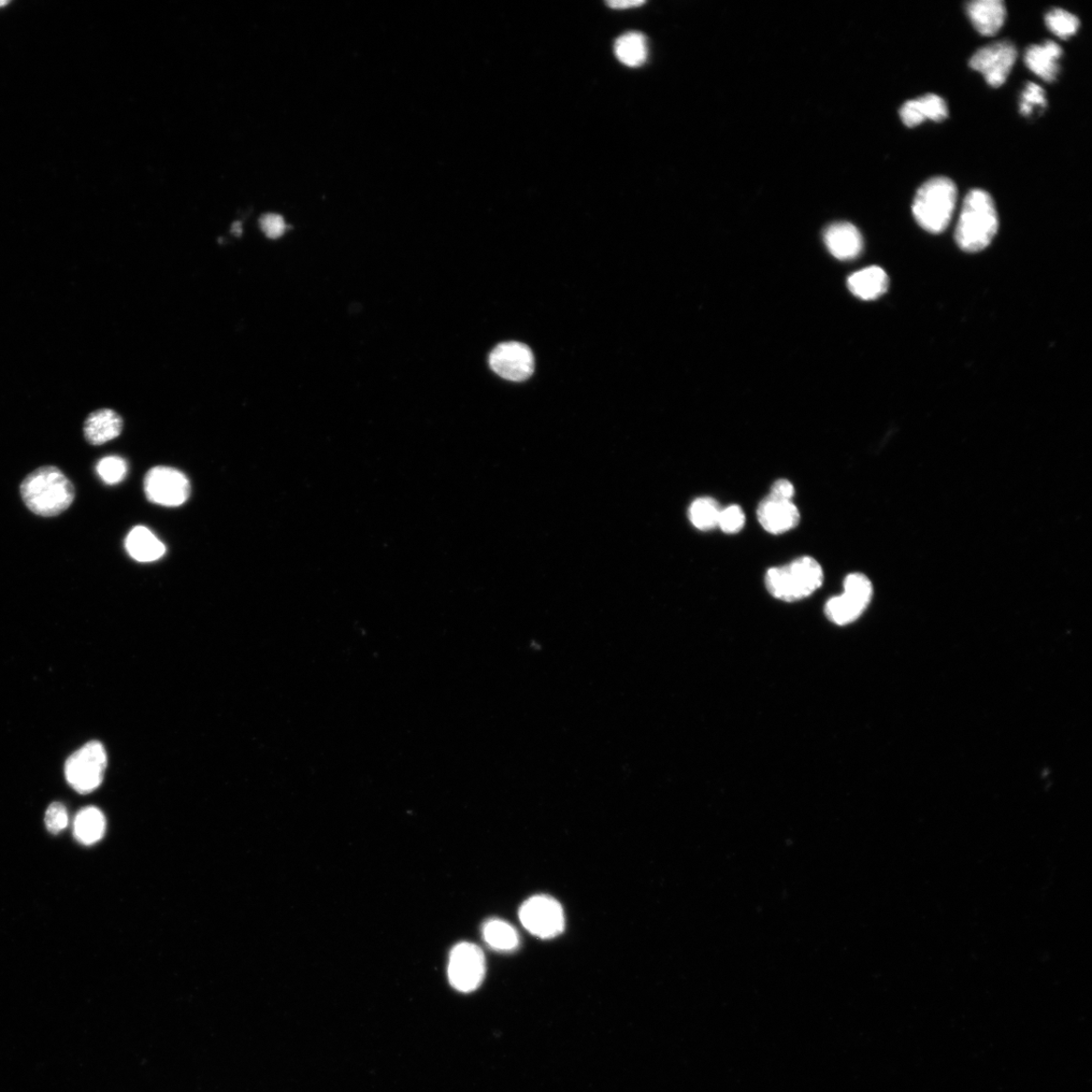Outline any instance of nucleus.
I'll return each instance as SVG.
<instances>
[{
  "mask_svg": "<svg viewBox=\"0 0 1092 1092\" xmlns=\"http://www.w3.org/2000/svg\"><path fill=\"white\" fill-rule=\"evenodd\" d=\"M998 230V215L993 197L982 190H973L965 197L955 238L966 252H980L993 242Z\"/></svg>",
  "mask_w": 1092,
  "mask_h": 1092,
  "instance_id": "2",
  "label": "nucleus"
},
{
  "mask_svg": "<svg viewBox=\"0 0 1092 1092\" xmlns=\"http://www.w3.org/2000/svg\"><path fill=\"white\" fill-rule=\"evenodd\" d=\"M824 583V571L817 560L801 556L789 565L770 569L765 577L768 592L776 599L795 602L810 597Z\"/></svg>",
  "mask_w": 1092,
  "mask_h": 1092,
  "instance_id": "4",
  "label": "nucleus"
},
{
  "mask_svg": "<svg viewBox=\"0 0 1092 1092\" xmlns=\"http://www.w3.org/2000/svg\"><path fill=\"white\" fill-rule=\"evenodd\" d=\"M485 942L500 952H511L520 946V936L516 930L502 919H491L483 927Z\"/></svg>",
  "mask_w": 1092,
  "mask_h": 1092,
  "instance_id": "22",
  "label": "nucleus"
},
{
  "mask_svg": "<svg viewBox=\"0 0 1092 1092\" xmlns=\"http://www.w3.org/2000/svg\"><path fill=\"white\" fill-rule=\"evenodd\" d=\"M96 471L100 479L108 485H117L127 476L128 465L120 456H107L97 464Z\"/></svg>",
  "mask_w": 1092,
  "mask_h": 1092,
  "instance_id": "25",
  "label": "nucleus"
},
{
  "mask_svg": "<svg viewBox=\"0 0 1092 1092\" xmlns=\"http://www.w3.org/2000/svg\"><path fill=\"white\" fill-rule=\"evenodd\" d=\"M1047 105L1044 90L1040 85L1030 82L1022 94L1021 111L1024 116H1030L1034 108L1044 109Z\"/></svg>",
  "mask_w": 1092,
  "mask_h": 1092,
  "instance_id": "27",
  "label": "nucleus"
},
{
  "mask_svg": "<svg viewBox=\"0 0 1092 1092\" xmlns=\"http://www.w3.org/2000/svg\"><path fill=\"white\" fill-rule=\"evenodd\" d=\"M263 232L269 239H279L285 232L286 225L281 214L265 213L260 220Z\"/></svg>",
  "mask_w": 1092,
  "mask_h": 1092,
  "instance_id": "30",
  "label": "nucleus"
},
{
  "mask_svg": "<svg viewBox=\"0 0 1092 1092\" xmlns=\"http://www.w3.org/2000/svg\"><path fill=\"white\" fill-rule=\"evenodd\" d=\"M68 822V812L63 804L60 802L52 803L45 814L47 829L57 835L67 828Z\"/></svg>",
  "mask_w": 1092,
  "mask_h": 1092,
  "instance_id": "29",
  "label": "nucleus"
},
{
  "mask_svg": "<svg viewBox=\"0 0 1092 1092\" xmlns=\"http://www.w3.org/2000/svg\"><path fill=\"white\" fill-rule=\"evenodd\" d=\"M744 523L745 515L740 506L731 505L722 509L720 520H718V527H720L725 534H739L743 528Z\"/></svg>",
  "mask_w": 1092,
  "mask_h": 1092,
  "instance_id": "26",
  "label": "nucleus"
},
{
  "mask_svg": "<svg viewBox=\"0 0 1092 1092\" xmlns=\"http://www.w3.org/2000/svg\"><path fill=\"white\" fill-rule=\"evenodd\" d=\"M125 546L128 554L139 563L155 562L166 553L163 542L144 526H137L130 531L126 537Z\"/></svg>",
  "mask_w": 1092,
  "mask_h": 1092,
  "instance_id": "17",
  "label": "nucleus"
},
{
  "mask_svg": "<svg viewBox=\"0 0 1092 1092\" xmlns=\"http://www.w3.org/2000/svg\"><path fill=\"white\" fill-rule=\"evenodd\" d=\"M1062 48L1053 41H1047L1042 45H1033L1028 48L1025 62L1034 75L1047 82H1052L1059 74V60Z\"/></svg>",
  "mask_w": 1092,
  "mask_h": 1092,
  "instance_id": "16",
  "label": "nucleus"
},
{
  "mask_svg": "<svg viewBox=\"0 0 1092 1092\" xmlns=\"http://www.w3.org/2000/svg\"><path fill=\"white\" fill-rule=\"evenodd\" d=\"M75 837L85 845H92L103 839L106 831V817L96 808H86L75 819Z\"/></svg>",
  "mask_w": 1092,
  "mask_h": 1092,
  "instance_id": "20",
  "label": "nucleus"
},
{
  "mask_svg": "<svg viewBox=\"0 0 1092 1092\" xmlns=\"http://www.w3.org/2000/svg\"><path fill=\"white\" fill-rule=\"evenodd\" d=\"M722 507L711 497L696 499L689 508V520L701 531H709L718 526Z\"/></svg>",
  "mask_w": 1092,
  "mask_h": 1092,
  "instance_id": "23",
  "label": "nucleus"
},
{
  "mask_svg": "<svg viewBox=\"0 0 1092 1092\" xmlns=\"http://www.w3.org/2000/svg\"><path fill=\"white\" fill-rule=\"evenodd\" d=\"M144 491L154 504L179 507L189 500L192 486L182 471L169 467H155L146 473Z\"/></svg>",
  "mask_w": 1092,
  "mask_h": 1092,
  "instance_id": "6",
  "label": "nucleus"
},
{
  "mask_svg": "<svg viewBox=\"0 0 1092 1092\" xmlns=\"http://www.w3.org/2000/svg\"><path fill=\"white\" fill-rule=\"evenodd\" d=\"M825 243L828 251L840 261L854 260L864 247L863 237L850 223H836L829 226L825 232Z\"/></svg>",
  "mask_w": 1092,
  "mask_h": 1092,
  "instance_id": "12",
  "label": "nucleus"
},
{
  "mask_svg": "<svg viewBox=\"0 0 1092 1092\" xmlns=\"http://www.w3.org/2000/svg\"><path fill=\"white\" fill-rule=\"evenodd\" d=\"M488 364L498 376L512 382L526 381L535 371L533 351L520 342L498 345L490 354Z\"/></svg>",
  "mask_w": 1092,
  "mask_h": 1092,
  "instance_id": "10",
  "label": "nucleus"
},
{
  "mask_svg": "<svg viewBox=\"0 0 1092 1092\" xmlns=\"http://www.w3.org/2000/svg\"><path fill=\"white\" fill-rule=\"evenodd\" d=\"M869 603L844 591V594L832 597L827 602L825 612L828 620L832 623L837 625L850 624L863 614Z\"/></svg>",
  "mask_w": 1092,
  "mask_h": 1092,
  "instance_id": "19",
  "label": "nucleus"
},
{
  "mask_svg": "<svg viewBox=\"0 0 1092 1092\" xmlns=\"http://www.w3.org/2000/svg\"><path fill=\"white\" fill-rule=\"evenodd\" d=\"M520 917L523 927L541 939L555 938L565 929L562 905L548 896H537L526 900Z\"/></svg>",
  "mask_w": 1092,
  "mask_h": 1092,
  "instance_id": "7",
  "label": "nucleus"
},
{
  "mask_svg": "<svg viewBox=\"0 0 1092 1092\" xmlns=\"http://www.w3.org/2000/svg\"><path fill=\"white\" fill-rule=\"evenodd\" d=\"M957 196V186L950 179H929L919 188L913 200V213L916 223L929 233L944 232L952 220Z\"/></svg>",
  "mask_w": 1092,
  "mask_h": 1092,
  "instance_id": "3",
  "label": "nucleus"
},
{
  "mask_svg": "<svg viewBox=\"0 0 1092 1092\" xmlns=\"http://www.w3.org/2000/svg\"><path fill=\"white\" fill-rule=\"evenodd\" d=\"M795 494V488L792 482L781 479L776 481L771 487L770 496L783 501H793Z\"/></svg>",
  "mask_w": 1092,
  "mask_h": 1092,
  "instance_id": "31",
  "label": "nucleus"
},
{
  "mask_svg": "<svg viewBox=\"0 0 1092 1092\" xmlns=\"http://www.w3.org/2000/svg\"><path fill=\"white\" fill-rule=\"evenodd\" d=\"M1016 56L1012 43L1001 41L977 51L970 60V67L981 72L990 86L999 88L1007 81Z\"/></svg>",
  "mask_w": 1092,
  "mask_h": 1092,
  "instance_id": "9",
  "label": "nucleus"
},
{
  "mask_svg": "<svg viewBox=\"0 0 1092 1092\" xmlns=\"http://www.w3.org/2000/svg\"><path fill=\"white\" fill-rule=\"evenodd\" d=\"M949 116L945 100L937 95L929 94L917 99L909 100L900 109V118L905 126L910 128L923 124L927 120L943 122Z\"/></svg>",
  "mask_w": 1092,
  "mask_h": 1092,
  "instance_id": "13",
  "label": "nucleus"
},
{
  "mask_svg": "<svg viewBox=\"0 0 1092 1092\" xmlns=\"http://www.w3.org/2000/svg\"><path fill=\"white\" fill-rule=\"evenodd\" d=\"M759 524L772 535H782L795 528L800 522V513L793 501H783L768 496L759 503L757 510Z\"/></svg>",
  "mask_w": 1092,
  "mask_h": 1092,
  "instance_id": "11",
  "label": "nucleus"
},
{
  "mask_svg": "<svg viewBox=\"0 0 1092 1092\" xmlns=\"http://www.w3.org/2000/svg\"><path fill=\"white\" fill-rule=\"evenodd\" d=\"M486 960L479 947L470 943L456 945L450 956L449 979L451 984L462 993H471L483 982Z\"/></svg>",
  "mask_w": 1092,
  "mask_h": 1092,
  "instance_id": "8",
  "label": "nucleus"
},
{
  "mask_svg": "<svg viewBox=\"0 0 1092 1092\" xmlns=\"http://www.w3.org/2000/svg\"><path fill=\"white\" fill-rule=\"evenodd\" d=\"M1046 25L1054 35L1067 40L1079 31L1081 23L1074 14L1061 9H1055L1046 14Z\"/></svg>",
  "mask_w": 1092,
  "mask_h": 1092,
  "instance_id": "24",
  "label": "nucleus"
},
{
  "mask_svg": "<svg viewBox=\"0 0 1092 1092\" xmlns=\"http://www.w3.org/2000/svg\"><path fill=\"white\" fill-rule=\"evenodd\" d=\"M122 417L113 410L93 412L84 422V436L93 445H103L121 435Z\"/></svg>",
  "mask_w": 1092,
  "mask_h": 1092,
  "instance_id": "15",
  "label": "nucleus"
},
{
  "mask_svg": "<svg viewBox=\"0 0 1092 1092\" xmlns=\"http://www.w3.org/2000/svg\"><path fill=\"white\" fill-rule=\"evenodd\" d=\"M107 764L108 757L103 743L90 742L67 759L66 780L78 793H91L103 783Z\"/></svg>",
  "mask_w": 1092,
  "mask_h": 1092,
  "instance_id": "5",
  "label": "nucleus"
},
{
  "mask_svg": "<svg viewBox=\"0 0 1092 1092\" xmlns=\"http://www.w3.org/2000/svg\"><path fill=\"white\" fill-rule=\"evenodd\" d=\"M847 286L857 298L871 300L887 292L889 279L881 267L870 266L853 273L847 280Z\"/></svg>",
  "mask_w": 1092,
  "mask_h": 1092,
  "instance_id": "18",
  "label": "nucleus"
},
{
  "mask_svg": "<svg viewBox=\"0 0 1092 1092\" xmlns=\"http://www.w3.org/2000/svg\"><path fill=\"white\" fill-rule=\"evenodd\" d=\"M844 591L859 598L871 601L873 587L870 580L863 573H850L844 581Z\"/></svg>",
  "mask_w": 1092,
  "mask_h": 1092,
  "instance_id": "28",
  "label": "nucleus"
},
{
  "mask_svg": "<svg viewBox=\"0 0 1092 1092\" xmlns=\"http://www.w3.org/2000/svg\"><path fill=\"white\" fill-rule=\"evenodd\" d=\"M644 4H645V2H642V0H632V2H629V0H624V2H615V0H614V2L606 3V5L608 7H610L611 9H631V8H638V7L643 6Z\"/></svg>",
  "mask_w": 1092,
  "mask_h": 1092,
  "instance_id": "32",
  "label": "nucleus"
},
{
  "mask_svg": "<svg viewBox=\"0 0 1092 1092\" xmlns=\"http://www.w3.org/2000/svg\"><path fill=\"white\" fill-rule=\"evenodd\" d=\"M25 504L33 513L53 517L67 510L76 498L74 485L56 467H43L28 475L21 485Z\"/></svg>",
  "mask_w": 1092,
  "mask_h": 1092,
  "instance_id": "1",
  "label": "nucleus"
},
{
  "mask_svg": "<svg viewBox=\"0 0 1092 1092\" xmlns=\"http://www.w3.org/2000/svg\"><path fill=\"white\" fill-rule=\"evenodd\" d=\"M232 229H233V232H234L236 235H238V236H239V235L242 233V228H241V223H240V222H236V223L233 225V228H232Z\"/></svg>",
  "mask_w": 1092,
  "mask_h": 1092,
  "instance_id": "33",
  "label": "nucleus"
},
{
  "mask_svg": "<svg viewBox=\"0 0 1092 1092\" xmlns=\"http://www.w3.org/2000/svg\"><path fill=\"white\" fill-rule=\"evenodd\" d=\"M967 13L976 31L987 37L998 34L1007 18L1001 0H974L967 5Z\"/></svg>",
  "mask_w": 1092,
  "mask_h": 1092,
  "instance_id": "14",
  "label": "nucleus"
},
{
  "mask_svg": "<svg viewBox=\"0 0 1092 1092\" xmlns=\"http://www.w3.org/2000/svg\"><path fill=\"white\" fill-rule=\"evenodd\" d=\"M614 51L618 60L624 65L639 67L648 59V43L642 34L630 32L616 40Z\"/></svg>",
  "mask_w": 1092,
  "mask_h": 1092,
  "instance_id": "21",
  "label": "nucleus"
}]
</instances>
